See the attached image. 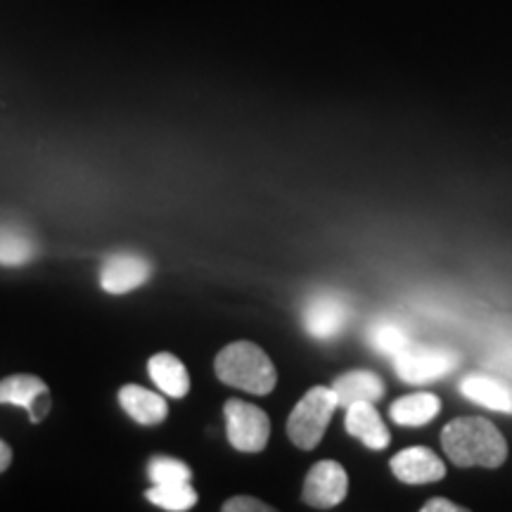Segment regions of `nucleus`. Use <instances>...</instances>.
<instances>
[{
  "label": "nucleus",
  "instance_id": "nucleus-1",
  "mask_svg": "<svg viewBox=\"0 0 512 512\" xmlns=\"http://www.w3.org/2000/svg\"><path fill=\"white\" fill-rule=\"evenodd\" d=\"M441 446L453 465L460 467H501L508 458L503 434L484 418H458L441 432Z\"/></svg>",
  "mask_w": 512,
  "mask_h": 512
},
{
  "label": "nucleus",
  "instance_id": "nucleus-2",
  "mask_svg": "<svg viewBox=\"0 0 512 512\" xmlns=\"http://www.w3.org/2000/svg\"><path fill=\"white\" fill-rule=\"evenodd\" d=\"M216 375L230 387L249 394H268L278 382V373L264 349L252 342H235L216 358Z\"/></svg>",
  "mask_w": 512,
  "mask_h": 512
},
{
  "label": "nucleus",
  "instance_id": "nucleus-3",
  "mask_svg": "<svg viewBox=\"0 0 512 512\" xmlns=\"http://www.w3.org/2000/svg\"><path fill=\"white\" fill-rule=\"evenodd\" d=\"M337 408L339 401L335 389L311 387L304 394V399L294 406L290 420H287V434H290L292 444L304 448V451L316 448Z\"/></svg>",
  "mask_w": 512,
  "mask_h": 512
},
{
  "label": "nucleus",
  "instance_id": "nucleus-4",
  "mask_svg": "<svg viewBox=\"0 0 512 512\" xmlns=\"http://www.w3.org/2000/svg\"><path fill=\"white\" fill-rule=\"evenodd\" d=\"M351 318V304L344 294L332 290H320L306 299L302 320L304 328L313 339L328 342L342 335Z\"/></svg>",
  "mask_w": 512,
  "mask_h": 512
},
{
  "label": "nucleus",
  "instance_id": "nucleus-5",
  "mask_svg": "<svg viewBox=\"0 0 512 512\" xmlns=\"http://www.w3.org/2000/svg\"><path fill=\"white\" fill-rule=\"evenodd\" d=\"M226 430L228 439L238 451H264L271 437V420L261 408L252 403L230 399L226 403Z\"/></svg>",
  "mask_w": 512,
  "mask_h": 512
},
{
  "label": "nucleus",
  "instance_id": "nucleus-6",
  "mask_svg": "<svg viewBox=\"0 0 512 512\" xmlns=\"http://www.w3.org/2000/svg\"><path fill=\"white\" fill-rule=\"evenodd\" d=\"M458 366V354L437 347H406L394 356L396 375L408 384H427L439 380Z\"/></svg>",
  "mask_w": 512,
  "mask_h": 512
},
{
  "label": "nucleus",
  "instance_id": "nucleus-7",
  "mask_svg": "<svg viewBox=\"0 0 512 512\" xmlns=\"http://www.w3.org/2000/svg\"><path fill=\"white\" fill-rule=\"evenodd\" d=\"M349 489L347 470L335 460H320L311 467L304 482V501L311 508L330 510L344 501Z\"/></svg>",
  "mask_w": 512,
  "mask_h": 512
},
{
  "label": "nucleus",
  "instance_id": "nucleus-8",
  "mask_svg": "<svg viewBox=\"0 0 512 512\" xmlns=\"http://www.w3.org/2000/svg\"><path fill=\"white\" fill-rule=\"evenodd\" d=\"M0 403L19 406L29 413L31 422H41L50 411L46 382L34 375H12L0 382Z\"/></svg>",
  "mask_w": 512,
  "mask_h": 512
},
{
  "label": "nucleus",
  "instance_id": "nucleus-9",
  "mask_svg": "<svg viewBox=\"0 0 512 512\" xmlns=\"http://www.w3.org/2000/svg\"><path fill=\"white\" fill-rule=\"evenodd\" d=\"M152 268L138 254H114L102 264L100 285L110 294H126L150 280Z\"/></svg>",
  "mask_w": 512,
  "mask_h": 512
},
{
  "label": "nucleus",
  "instance_id": "nucleus-10",
  "mask_svg": "<svg viewBox=\"0 0 512 512\" xmlns=\"http://www.w3.org/2000/svg\"><path fill=\"white\" fill-rule=\"evenodd\" d=\"M392 472L403 484H432L446 475V465L430 448L411 446L392 458Z\"/></svg>",
  "mask_w": 512,
  "mask_h": 512
},
{
  "label": "nucleus",
  "instance_id": "nucleus-11",
  "mask_svg": "<svg viewBox=\"0 0 512 512\" xmlns=\"http://www.w3.org/2000/svg\"><path fill=\"white\" fill-rule=\"evenodd\" d=\"M344 425H347V432L351 437L361 439L363 444L373 448V451H382V448H387L389 441H392L387 427H384V422L380 418V413H377V408L368 401L349 406Z\"/></svg>",
  "mask_w": 512,
  "mask_h": 512
},
{
  "label": "nucleus",
  "instance_id": "nucleus-12",
  "mask_svg": "<svg viewBox=\"0 0 512 512\" xmlns=\"http://www.w3.org/2000/svg\"><path fill=\"white\" fill-rule=\"evenodd\" d=\"M460 392L465 399L479 403V406L491 408L496 413L512 415V387L496 377L489 375H467L460 382Z\"/></svg>",
  "mask_w": 512,
  "mask_h": 512
},
{
  "label": "nucleus",
  "instance_id": "nucleus-13",
  "mask_svg": "<svg viewBox=\"0 0 512 512\" xmlns=\"http://www.w3.org/2000/svg\"><path fill=\"white\" fill-rule=\"evenodd\" d=\"M119 401L124 411L131 415L140 425H159L169 415V406H166L164 396H159L150 389L138 387V384H126L119 389Z\"/></svg>",
  "mask_w": 512,
  "mask_h": 512
},
{
  "label": "nucleus",
  "instance_id": "nucleus-14",
  "mask_svg": "<svg viewBox=\"0 0 512 512\" xmlns=\"http://www.w3.org/2000/svg\"><path fill=\"white\" fill-rule=\"evenodd\" d=\"M332 389H335L339 406L349 408L361 401H380L384 394V382L375 373H370V370H351V373L339 375Z\"/></svg>",
  "mask_w": 512,
  "mask_h": 512
},
{
  "label": "nucleus",
  "instance_id": "nucleus-15",
  "mask_svg": "<svg viewBox=\"0 0 512 512\" xmlns=\"http://www.w3.org/2000/svg\"><path fill=\"white\" fill-rule=\"evenodd\" d=\"M147 368H150V377L152 382L157 384L159 389L166 396H174V399H183L185 394H188L190 389V377H188V370L174 354H155L150 358V363H147Z\"/></svg>",
  "mask_w": 512,
  "mask_h": 512
},
{
  "label": "nucleus",
  "instance_id": "nucleus-16",
  "mask_svg": "<svg viewBox=\"0 0 512 512\" xmlns=\"http://www.w3.org/2000/svg\"><path fill=\"white\" fill-rule=\"evenodd\" d=\"M441 411L439 396L420 392L403 396V399L392 403V420L401 427H422L427 422H432Z\"/></svg>",
  "mask_w": 512,
  "mask_h": 512
},
{
  "label": "nucleus",
  "instance_id": "nucleus-17",
  "mask_svg": "<svg viewBox=\"0 0 512 512\" xmlns=\"http://www.w3.org/2000/svg\"><path fill=\"white\" fill-rule=\"evenodd\" d=\"M36 245L22 228L0 223V266H24L34 259Z\"/></svg>",
  "mask_w": 512,
  "mask_h": 512
},
{
  "label": "nucleus",
  "instance_id": "nucleus-18",
  "mask_svg": "<svg viewBox=\"0 0 512 512\" xmlns=\"http://www.w3.org/2000/svg\"><path fill=\"white\" fill-rule=\"evenodd\" d=\"M368 339H370V344L380 351V354L392 356V358L413 344L408 330L403 328L399 320H392V318H382V320H377V323L370 325Z\"/></svg>",
  "mask_w": 512,
  "mask_h": 512
},
{
  "label": "nucleus",
  "instance_id": "nucleus-19",
  "mask_svg": "<svg viewBox=\"0 0 512 512\" xmlns=\"http://www.w3.org/2000/svg\"><path fill=\"white\" fill-rule=\"evenodd\" d=\"M147 501L159 505V508L171 510V512H183L190 510L197 503L195 489L188 482L178 484H155L152 489H147Z\"/></svg>",
  "mask_w": 512,
  "mask_h": 512
},
{
  "label": "nucleus",
  "instance_id": "nucleus-20",
  "mask_svg": "<svg viewBox=\"0 0 512 512\" xmlns=\"http://www.w3.org/2000/svg\"><path fill=\"white\" fill-rule=\"evenodd\" d=\"M152 484H178L190 482L192 472L190 467L176 458H152L150 467H147Z\"/></svg>",
  "mask_w": 512,
  "mask_h": 512
},
{
  "label": "nucleus",
  "instance_id": "nucleus-21",
  "mask_svg": "<svg viewBox=\"0 0 512 512\" xmlns=\"http://www.w3.org/2000/svg\"><path fill=\"white\" fill-rule=\"evenodd\" d=\"M223 510L226 512H266L271 510L268 505H264L261 501H256V498H230V501L223 505Z\"/></svg>",
  "mask_w": 512,
  "mask_h": 512
},
{
  "label": "nucleus",
  "instance_id": "nucleus-22",
  "mask_svg": "<svg viewBox=\"0 0 512 512\" xmlns=\"http://www.w3.org/2000/svg\"><path fill=\"white\" fill-rule=\"evenodd\" d=\"M460 510L463 508H458V505L451 501H444V498H432V501L422 505V512H460Z\"/></svg>",
  "mask_w": 512,
  "mask_h": 512
},
{
  "label": "nucleus",
  "instance_id": "nucleus-23",
  "mask_svg": "<svg viewBox=\"0 0 512 512\" xmlns=\"http://www.w3.org/2000/svg\"><path fill=\"white\" fill-rule=\"evenodd\" d=\"M12 463V451L5 441H0V472L8 470V465Z\"/></svg>",
  "mask_w": 512,
  "mask_h": 512
}]
</instances>
